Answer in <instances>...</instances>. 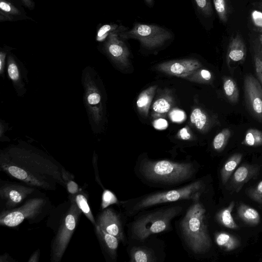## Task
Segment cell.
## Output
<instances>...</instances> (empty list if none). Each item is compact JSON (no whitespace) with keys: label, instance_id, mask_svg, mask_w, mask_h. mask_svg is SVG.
Returning a JSON list of instances; mask_svg holds the SVG:
<instances>
[{"label":"cell","instance_id":"obj_37","mask_svg":"<svg viewBox=\"0 0 262 262\" xmlns=\"http://www.w3.org/2000/svg\"><path fill=\"white\" fill-rule=\"evenodd\" d=\"M118 200L116 195L109 190L104 189L102 195L101 208L104 209L111 205L116 204Z\"/></svg>","mask_w":262,"mask_h":262},{"label":"cell","instance_id":"obj_33","mask_svg":"<svg viewBox=\"0 0 262 262\" xmlns=\"http://www.w3.org/2000/svg\"><path fill=\"white\" fill-rule=\"evenodd\" d=\"M213 4L220 20L224 23L227 21L230 12L229 0H213Z\"/></svg>","mask_w":262,"mask_h":262},{"label":"cell","instance_id":"obj_24","mask_svg":"<svg viewBox=\"0 0 262 262\" xmlns=\"http://www.w3.org/2000/svg\"><path fill=\"white\" fill-rule=\"evenodd\" d=\"M242 154L236 153L229 157L221 170V179L223 184H225L242 161Z\"/></svg>","mask_w":262,"mask_h":262},{"label":"cell","instance_id":"obj_7","mask_svg":"<svg viewBox=\"0 0 262 262\" xmlns=\"http://www.w3.org/2000/svg\"><path fill=\"white\" fill-rule=\"evenodd\" d=\"M181 210V207H171L141 217L133 225V237L142 240L151 234L166 230L169 227L171 220L179 214Z\"/></svg>","mask_w":262,"mask_h":262},{"label":"cell","instance_id":"obj_41","mask_svg":"<svg viewBox=\"0 0 262 262\" xmlns=\"http://www.w3.org/2000/svg\"><path fill=\"white\" fill-rule=\"evenodd\" d=\"M251 18L256 30L262 34V12L254 10L251 13Z\"/></svg>","mask_w":262,"mask_h":262},{"label":"cell","instance_id":"obj_11","mask_svg":"<svg viewBox=\"0 0 262 262\" xmlns=\"http://www.w3.org/2000/svg\"><path fill=\"white\" fill-rule=\"evenodd\" d=\"M244 91L247 105L252 116L262 120V88L259 81L251 74L244 78Z\"/></svg>","mask_w":262,"mask_h":262},{"label":"cell","instance_id":"obj_21","mask_svg":"<svg viewBox=\"0 0 262 262\" xmlns=\"http://www.w3.org/2000/svg\"><path fill=\"white\" fill-rule=\"evenodd\" d=\"M215 241L221 248L226 251L234 250L241 245L240 241L236 236L226 232L216 233Z\"/></svg>","mask_w":262,"mask_h":262},{"label":"cell","instance_id":"obj_27","mask_svg":"<svg viewBox=\"0 0 262 262\" xmlns=\"http://www.w3.org/2000/svg\"><path fill=\"white\" fill-rule=\"evenodd\" d=\"M173 105V100L169 96L160 97L152 105V115L160 116L168 113Z\"/></svg>","mask_w":262,"mask_h":262},{"label":"cell","instance_id":"obj_47","mask_svg":"<svg viewBox=\"0 0 262 262\" xmlns=\"http://www.w3.org/2000/svg\"><path fill=\"white\" fill-rule=\"evenodd\" d=\"M1 261H14L12 258L8 254H4L2 255L0 257Z\"/></svg>","mask_w":262,"mask_h":262},{"label":"cell","instance_id":"obj_22","mask_svg":"<svg viewBox=\"0 0 262 262\" xmlns=\"http://www.w3.org/2000/svg\"><path fill=\"white\" fill-rule=\"evenodd\" d=\"M238 217L245 223L255 226L260 222L259 212L255 209L244 203H241L237 209Z\"/></svg>","mask_w":262,"mask_h":262},{"label":"cell","instance_id":"obj_44","mask_svg":"<svg viewBox=\"0 0 262 262\" xmlns=\"http://www.w3.org/2000/svg\"><path fill=\"white\" fill-rule=\"evenodd\" d=\"M153 125L157 129H163L167 127V122L165 119L160 118L154 121Z\"/></svg>","mask_w":262,"mask_h":262},{"label":"cell","instance_id":"obj_35","mask_svg":"<svg viewBox=\"0 0 262 262\" xmlns=\"http://www.w3.org/2000/svg\"><path fill=\"white\" fill-rule=\"evenodd\" d=\"M62 176L66 183V188L70 195L76 194L80 190V188L77 183L74 180V176L65 168H62Z\"/></svg>","mask_w":262,"mask_h":262},{"label":"cell","instance_id":"obj_30","mask_svg":"<svg viewBox=\"0 0 262 262\" xmlns=\"http://www.w3.org/2000/svg\"><path fill=\"white\" fill-rule=\"evenodd\" d=\"M242 144L252 147L262 145V132L255 128H250L246 133Z\"/></svg>","mask_w":262,"mask_h":262},{"label":"cell","instance_id":"obj_23","mask_svg":"<svg viewBox=\"0 0 262 262\" xmlns=\"http://www.w3.org/2000/svg\"><path fill=\"white\" fill-rule=\"evenodd\" d=\"M70 195L73 197L82 213L85 215L93 225L95 226L96 225V220L90 206L87 193L81 188H80L79 191L76 194Z\"/></svg>","mask_w":262,"mask_h":262},{"label":"cell","instance_id":"obj_4","mask_svg":"<svg viewBox=\"0 0 262 262\" xmlns=\"http://www.w3.org/2000/svg\"><path fill=\"white\" fill-rule=\"evenodd\" d=\"M54 208L45 194L35 196L17 207L1 211L0 225L15 227L25 221L30 224L37 223L49 215Z\"/></svg>","mask_w":262,"mask_h":262},{"label":"cell","instance_id":"obj_1","mask_svg":"<svg viewBox=\"0 0 262 262\" xmlns=\"http://www.w3.org/2000/svg\"><path fill=\"white\" fill-rule=\"evenodd\" d=\"M62 167L43 152L30 146H11L0 154L1 171L39 189L55 190L58 185L66 188Z\"/></svg>","mask_w":262,"mask_h":262},{"label":"cell","instance_id":"obj_39","mask_svg":"<svg viewBox=\"0 0 262 262\" xmlns=\"http://www.w3.org/2000/svg\"><path fill=\"white\" fill-rule=\"evenodd\" d=\"M198 9L205 15L210 16L213 14L211 0H194Z\"/></svg>","mask_w":262,"mask_h":262},{"label":"cell","instance_id":"obj_20","mask_svg":"<svg viewBox=\"0 0 262 262\" xmlns=\"http://www.w3.org/2000/svg\"><path fill=\"white\" fill-rule=\"evenodd\" d=\"M157 88V85H155L144 90L139 94L137 100L136 105L138 111L145 117L148 114Z\"/></svg>","mask_w":262,"mask_h":262},{"label":"cell","instance_id":"obj_45","mask_svg":"<svg viewBox=\"0 0 262 262\" xmlns=\"http://www.w3.org/2000/svg\"><path fill=\"white\" fill-rule=\"evenodd\" d=\"M24 6L27 9L33 10L35 6V0H20Z\"/></svg>","mask_w":262,"mask_h":262},{"label":"cell","instance_id":"obj_43","mask_svg":"<svg viewBox=\"0 0 262 262\" xmlns=\"http://www.w3.org/2000/svg\"><path fill=\"white\" fill-rule=\"evenodd\" d=\"M178 138L183 140H188L191 138V135L187 127L182 128L178 133Z\"/></svg>","mask_w":262,"mask_h":262},{"label":"cell","instance_id":"obj_34","mask_svg":"<svg viewBox=\"0 0 262 262\" xmlns=\"http://www.w3.org/2000/svg\"><path fill=\"white\" fill-rule=\"evenodd\" d=\"M231 131L228 128H224L214 137L212 145L214 150L217 151L223 150L227 145L231 136Z\"/></svg>","mask_w":262,"mask_h":262},{"label":"cell","instance_id":"obj_29","mask_svg":"<svg viewBox=\"0 0 262 262\" xmlns=\"http://www.w3.org/2000/svg\"><path fill=\"white\" fill-rule=\"evenodd\" d=\"M124 30L122 26L117 24H105L101 26L97 30L96 39L97 41L102 42L106 40L109 35L112 33H120Z\"/></svg>","mask_w":262,"mask_h":262},{"label":"cell","instance_id":"obj_42","mask_svg":"<svg viewBox=\"0 0 262 262\" xmlns=\"http://www.w3.org/2000/svg\"><path fill=\"white\" fill-rule=\"evenodd\" d=\"M169 118L173 122H180L185 118V115L182 111L179 109H174L169 113Z\"/></svg>","mask_w":262,"mask_h":262},{"label":"cell","instance_id":"obj_18","mask_svg":"<svg viewBox=\"0 0 262 262\" xmlns=\"http://www.w3.org/2000/svg\"><path fill=\"white\" fill-rule=\"evenodd\" d=\"M94 227L95 234L103 252L111 259H115L119 240L116 236L104 231L97 225Z\"/></svg>","mask_w":262,"mask_h":262},{"label":"cell","instance_id":"obj_17","mask_svg":"<svg viewBox=\"0 0 262 262\" xmlns=\"http://www.w3.org/2000/svg\"><path fill=\"white\" fill-rule=\"evenodd\" d=\"M258 171L259 167L257 166L247 164L242 165L231 176V187L236 192H238L246 183L257 174Z\"/></svg>","mask_w":262,"mask_h":262},{"label":"cell","instance_id":"obj_15","mask_svg":"<svg viewBox=\"0 0 262 262\" xmlns=\"http://www.w3.org/2000/svg\"><path fill=\"white\" fill-rule=\"evenodd\" d=\"M20 0H0V22L34 19L27 13Z\"/></svg>","mask_w":262,"mask_h":262},{"label":"cell","instance_id":"obj_49","mask_svg":"<svg viewBox=\"0 0 262 262\" xmlns=\"http://www.w3.org/2000/svg\"><path fill=\"white\" fill-rule=\"evenodd\" d=\"M259 40L262 46V34H260V35H259Z\"/></svg>","mask_w":262,"mask_h":262},{"label":"cell","instance_id":"obj_25","mask_svg":"<svg viewBox=\"0 0 262 262\" xmlns=\"http://www.w3.org/2000/svg\"><path fill=\"white\" fill-rule=\"evenodd\" d=\"M235 202H231L227 207L220 210L216 215V219L221 225L231 229L238 228L231 214Z\"/></svg>","mask_w":262,"mask_h":262},{"label":"cell","instance_id":"obj_16","mask_svg":"<svg viewBox=\"0 0 262 262\" xmlns=\"http://www.w3.org/2000/svg\"><path fill=\"white\" fill-rule=\"evenodd\" d=\"M103 50L115 62L123 66L127 64L129 51L125 43L119 38L118 33L109 35L103 44Z\"/></svg>","mask_w":262,"mask_h":262},{"label":"cell","instance_id":"obj_3","mask_svg":"<svg viewBox=\"0 0 262 262\" xmlns=\"http://www.w3.org/2000/svg\"><path fill=\"white\" fill-rule=\"evenodd\" d=\"M182 220L181 226L184 236L196 253L208 251L211 246L206 222V210L199 200H194Z\"/></svg>","mask_w":262,"mask_h":262},{"label":"cell","instance_id":"obj_5","mask_svg":"<svg viewBox=\"0 0 262 262\" xmlns=\"http://www.w3.org/2000/svg\"><path fill=\"white\" fill-rule=\"evenodd\" d=\"M99 80L96 72L92 68L86 67L83 71V101L92 128L95 133L100 129L105 113Z\"/></svg>","mask_w":262,"mask_h":262},{"label":"cell","instance_id":"obj_2","mask_svg":"<svg viewBox=\"0 0 262 262\" xmlns=\"http://www.w3.org/2000/svg\"><path fill=\"white\" fill-rule=\"evenodd\" d=\"M81 213L70 195L67 201L54 208L49 214L47 226L54 233L50 255L52 262H59L61 260L78 226Z\"/></svg>","mask_w":262,"mask_h":262},{"label":"cell","instance_id":"obj_12","mask_svg":"<svg viewBox=\"0 0 262 262\" xmlns=\"http://www.w3.org/2000/svg\"><path fill=\"white\" fill-rule=\"evenodd\" d=\"M202 67L198 60L190 58L166 61L158 65L156 69L168 75L185 78Z\"/></svg>","mask_w":262,"mask_h":262},{"label":"cell","instance_id":"obj_6","mask_svg":"<svg viewBox=\"0 0 262 262\" xmlns=\"http://www.w3.org/2000/svg\"><path fill=\"white\" fill-rule=\"evenodd\" d=\"M194 169L190 163L168 160L149 161L142 166V172L148 180L156 182L176 183L189 179Z\"/></svg>","mask_w":262,"mask_h":262},{"label":"cell","instance_id":"obj_13","mask_svg":"<svg viewBox=\"0 0 262 262\" xmlns=\"http://www.w3.org/2000/svg\"><path fill=\"white\" fill-rule=\"evenodd\" d=\"M6 70L17 95L23 96L26 91L27 72L23 63L11 52L7 58Z\"/></svg>","mask_w":262,"mask_h":262},{"label":"cell","instance_id":"obj_46","mask_svg":"<svg viewBox=\"0 0 262 262\" xmlns=\"http://www.w3.org/2000/svg\"><path fill=\"white\" fill-rule=\"evenodd\" d=\"M40 256V250L39 249L35 251L30 258L28 260V262H38Z\"/></svg>","mask_w":262,"mask_h":262},{"label":"cell","instance_id":"obj_19","mask_svg":"<svg viewBox=\"0 0 262 262\" xmlns=\"http://www.w3.org/2000/svg\"><path fill=\"white\" fill-rule=\"evenodd\" d=\"M246 57V48L244 40L239 33L232 37L229 43L227 58V62H241Z\"/></svg>","mask_w":262,"mask_h":262},{"label":"cell","instance_id":"obj_9","mask_svg":"<svg viewBox=\"0 0 262 262\" xmlns=\"http://www.w3.org/2000/svg\"><path fill=\"white\" fill-rule=\"evenodd\" d=\"M45 194L39 189L16 182L1 181L0 204L1 211L17 207L28 199Z\"/></svg>","mask_w":262,"mask_h":262},{"label":"cell","instance_id":"obj_10","mask_svg":"<svg viewBox=\"0 0 262 262\" xmlns=\"http://www.w3.org/2000/svg\"><path fill=\"white\" fill-rule=\"evenodd\" d=\"M119 35L124 39H136L149 48L159 47L171 37V33L162 27L142 24H136L131 30Z\"/></svg>","mask_w":262,"mask_h":262},{"label":"cell","instance_id":"obj_14","mask_svg":"<svg viewBox=\"0 0 262 262\" xmlns=\"http://www.w3.org/2000/svg\"><path fill=\"white\" fill-rule=\"evenodd\" d=\"M96 225L106 232L116 236L119 241H124L122 224L118 214L112 208H105L95 218Z\"/></svg>","mask_w":262,"mask_h":262},{"label":"cell","instance_id":"obj_26","mask_svg":"<svg viewBox=\"0 0 262 262\" xmlns=\"http://www.w3.org/2000/svg\"><path fill=\"white\" fill-rule=\"evenodd\" d=\"M190 120L191 124L202 132L207 130L210 125V121L207 114L199 107L192 110Z\"/></svg>","mask_w":262,"mask_h":262},{"label":"cell","instance_id":"obj_50","mask_svg":"<svg viewBox=\"0 0 262 262\" xmlns=\"http://www.w3.org/2000/svg\"><path fill=\"white\" fill-rule=\"evenodd\" d=\"M259 6L261 8V9H262V2L260 4Z\"/></svg>","mask_w":262,"mask_h":262},{"label":"cell","instance_id":"obj_32","mask_svg":"<svg viewBox=\"0 0 262 262\" xmlns=\"http://www.w3.org/2000/svg\"><path fill=\"white\" fill-rule=\"evenodd\" d=\"M254 60L257 76L262 84V46L259 40H255L253 45Z\"/></svg>","mask_w":262,"mask_h":262},{"label":"cell","instance_id":"obj_40","mask_svg":"<svg viewBox=\"0 0 262 262\" xmlns=\"http://www.w3.org/2000/svg\"><path fill=\"white\" fill-rule=\"evenodd\" d=\"M12 48L7 46H4L0 51V74L1 76L5 75L6 68L7 58L8 54L12 50Z\"/></svg>","mask_w":262,"mask_h":262},{"label":"cell","instance_id":"obj_48","mask_svg":"<svg viewBox=\"0 0 262 262\" xmlns=\"http://www.w3.org/2000/svg\"><path fill=\"white\" fill-rule=\"evenodd\" d=\"M145 2L149 5H152L153 3V0H145Z\"/></svg>","mask_w":262,"mask_h":262},{"label":"cell","instance_id":"obj_36","mask_svg":"<svg viewBox=\"0 0 262 262\" xmlns=\"http://www.w3.org/2000/svg\"><path fill=\"white\" fill-rule=\"evenodd\" d=\"M187 79L201 83H208L212 78L211 72L204 69H199L187 76Z\"/></svg>","mask_w":262,"mask_h":262},{"label":"cell","instance_id":"obj_8","mask_svg":"<svg viewBox=\"0 0 262 262\" xmlns=\"http://www.w3.org/2000/svg\"><path fill=\"white\" fill-rule=\"evenodd\" d=\"M203 189L202 182L197 181L179 189L150 194L139 200L135 204L133 209L138 211L161 203L184 199L199 200Z\"/></svg>","mask_w":262,"mask_h":262},{"label":"cell","instance_id":"obj_38","mask_svg":"<svg viewBox=\"0 0 262 262\" xmlns=\"http://www.w3.org/2000/svg\"><path fill=\"white\" fill-rule=\"evenodd\" d=\"M247 193L252 200L262 205V181L254 187L249 189Z\"/></svg>","mask_w":262,"mask_h":262},{"label":"cell","instance_id":"obj_31","mask_svg":"<svg viewBox=\"0 0 262 262\" xmlns=\"http://www.w3.org/2000/svg\"><path fill=\"white\" fill-rule=\"evenodd\" d=\"M132 261L135 262H151L155 260L151 252L147 249L134 247L130 252Z\"/></svg>","mask_w":262,"mask_h":262},{"label":"cell","instance_id":"obj_28","mask_svg":"<svg viewBox=\"0 0 262 262\" xmlns=\"http://www.w3.org/2000/svg\"><path fill=\"white\" fill-rule=\"evenodd\" d=\"M223 89L227 99L232 103H236L238 100L239 91L234 79L226 77L223 79Z\"/></svg>","mask_w":262,"mask_h":262}]
</instances>
